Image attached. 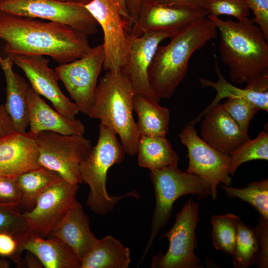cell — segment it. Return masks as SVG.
Segmentation results:
<instances>
[{
	"mask_svg": "<svg viewBox=\"0 0 268 268\" xmlns=\"http://www.w3.org/2000/svg\"><path fill=\"white\" fill-rule=\"evenodd\" d=\"M221 186L227 197L248 202L259 212L263 219L268 220V179L251 182L242 189L224 185Z\"/></svg>",
	"mask_w": 268,
	"mask_h": 268,
	"instance_id": "30",
	"label": "cell"
},
{
	"mask_svg": "<svg viewBox=\"0 0 268 268\" xmlns=\"http://www.w3.org/2000/svg\"><path fill=\"white\" fill-rule=\"evenodd\" d=\"M259 244L254 230L246 226L240 219L233 255V263L236 268H246L259 259Z\"/></svg>",
	"mask_w": 268,
	"mask_h": 268,
	"instance_id": "28",
	"label": "cell"
},
{
	"mask_svg": "<svg viewBox=\"0 0 268 268\" xmlns=\"http://www.w3.org/2000/svg\"><path fill=\"white\" fill-rule=\"evenodd\" d=\"M20 200L17 177L0 176V203L20 205Z\"/></svg>",
	"mask_w": 268,
	"mask_h": 268,
	"instance_id": "36",
	"label": "cell"
},
{
	"mask_svg": "<svg viewBox=\"0 0 268 268\" xmlns=\"http://www.w3.org/2000/svg\"><path fill=\"white\" fill-rule=\"evenodd\" d=\"M257 235L259 247H261L259 257V266L262 268H268V220L262 217L254 230Z\"/></svg>",
	"mask_w": 268,
	"mask_h": 268,
	"instance_id": "38",
	"label": "cell"
},
{
	"mask_svg": "<svg viewBox=\"0 0 268 268\" xmlns=\"http://www.w3.org/2000/svg\"><path fill=\"white\" fill-rule=\"evenodd\" d=\"M10 264L5 257H1L0 258V268H9Z\"/></svg>",
	"mask_w": 268,
	"mask_h": 268,
	"instance_id": "45",
	"label": "cell"
},
{
	"mask_svg": "<svg viewBox=\"0 0 268 268\" xmlns=\"http://www.w3.org/2000/svg\"><path fill=\"white\" fill-rule=\"evenodd\" d=\"M35 138L41 166L68 182L83 183L79 168L92 148L91 140L83 135H64L51 131L41 132Z\"/></svg>",
	"mask_w": 268,
	"mask_h": 268,
	"instance_id": "7",
	"label": "cell"
},
{
	"mask_svg": "<svg viewBox=\"0 0 268 268\" xmlns=\"http://www.w3.org/2000/svg\"><path fill=\"white\" fill-rule=\"evenodd\" d=\"M208 15L205 8L163 5L143 0L137 19L129 33L140 36L149 32H177Z\"/></svg>",
	"mask_w": 268,
	"mask_h": 268,
	"instance_id": "15",
	"label": "cell"
},
{
	"mask_svg": "<svg viewBox=\"0 0 268 268\" xmlns=\"http://www.w3.org/2000/svg\"><path fill=\"white\" fill-rule=\"evenodd\" d=\"M135 93L121 70H108L97 85L94 102L87 116L99 119L118 135L126 153H137L139 134L133 116Z\"/></svg>",
	"mask_w": 268,
	"mask_h": 268,
	"instance_id": "4",
	"label": "cell"
},
{
	"mask_svg": "<svg viewBox=\"0 0 268 268\" xmlns=\"http://www.w3.org/2000/svg\"><path fill=\"white\" fill-rule=\"evenodd\" d=\"M130 250L111 235L98 239L80 261V268H128Z\"/></svg>",
	"mask_w": 268,
	"mask_h": 268,
	"instance_id": "24",
	"label": "cell"
},
{
	"mask_svg": "<svg viewBox=\"0 0 268 268\" xmlns=\"http://www.w3.org/2000/svg\"><path fill=\"white\" fill-rule=\"evenodd\" d=\"M102 29L103 69L120 70L127 57V35L130 28L116 0H92L84 5Z\"/></svg>",
	"mask_w": 268,
	"mask_h": 268,
	"instance_id": "12",
	"label": "cell"
},
{
	"mask_svg": "<svg viewBox=\"0 0 268 268\" xmlns=\"http://www.w3.org/2000/svg\"><path fill=\"white\" fill-rule=\"evenodd\" d=\"M214 70L218 76V80L213 82L203 78H199L201 87H210L216 92V95L207 109L219 103L224 98H246L256 105L260 110L268 111V76H261L247 83L244 89L233 85L227 81L221 73L215 59Z\"/></svg>",
	"mask_w": 268,
	"mask_h": 268,
	"instance_id": "22",
	"label": "cell"
},
{
	"mask_svg": "<svg viewBox=\"0 0 268 268\" xmlns=\"http://www.w3.org/2000/svg\"><path fill=\"white\" fill-rule=\"evenodd\" d=\"M133 111L137 116L136 122L139 135L165 137L169 133L170 112L159 103L135 94Z\"/></svg>",
	"mask_w": 268,
	"mask_h": 268,
	"instance_id": "25",
	"label": "cell"
},
{
	"mask_svg": "<svg viewBox=\"0 0 268 268\" xmlns=\"http://www.w3.org/2000/svg\"><path fill=\"white\" fill-rule=\"evenodd\" d=\"M99 132L97 142L81 163L79 171L82 182L89 188L86 204L93 212L103 215L112 211L122 199L128 197L138 199L139 196L135 191L120 196L108 193L107 172L113 165L122 162L126 153L111 130L100 124Z\"/></svg>",
	"mask_w": 268,
	"mask_h": 268,
	"instance_id": "5",
	"label": "cell"
},
{
	"mask_svg": "<svg viewBox=\"0 0 268 268\" xmlns=\"http://www.w3.org/2000/svg\"><path fill=\"white\" fill-rule=\"evenodd\" d=\"M116 1L120 9L123 18L129 24V16L127 9L126 0H116Z\"/></svg>",
	"mask_w": 268,
	"mask_h": 268,
	"instance_id": "43",
	"label": "cell"
},
{
	"mask_svg": "<svg viewBox=\"0 0 268 268\" xmlns=\"http://www.w3.org/2000/svg\"><path fill=\"white\" fill-rule=\"evenodd\" d=\"M16 132L4 104H0V138Z\"/></svg>",
	"mask_w": 268,
	"mask_h": 268,
	"instance_id": "39",
	"label": "cell"
},
{
	"mask_svg": "<svg viewBox=\"0 0 268 268\" xmlns=\"http://www.w3.org/2000/svg\"><path fill=\"white\" fill-rule=\"evenodd\" d=\"M136 154L138 165L150 171L178 166L179 161L166 136L139 135Z\"/></svg>",
	"mask_w": 268,
	"mask_h": 268,
	"instance_id": "26",
	"label": "cell"
},
{
	"mask_svg": "<svg viewBox=\"0 0 268 268\" xmlns=\"http://www.w3.org/2000/svg\"><path fill=\"white\" fill-rule=\"evenodd\" d=\"M143 0H126L127 11L129 16V25H132L136 21L139 9Z\"/></svg>",
	"mask_w": 268,
	"mask_h": 268,
	"instance_id": "41",
	"label": "cell"
},
{
	"mask_svg": "<svg viewBox=\"0 0 268 268\" xmlns=\"http://www.w3.org/2000/svg\"><path fill=\"white\" fill-rule=\"evenodd\" d=\"M26 233L14 235L6 232H0V256L8 258L18 265L21 261V254L23 251L22 248V239Z\"/></svg>",
	"mask_w": 268,
	"mask_h": 268,
	"instance_id": "35",
	"label": "cell"
},
{
	"mask_svg": "<svg viewBox=\"0 0 268 268\" xmlns=\"http://www.w3.org/2000/svg\"><path fill=\"white\" fill-rule=\"evenodd\" d=\"M47 238L28 231L23 238V251L34 254L45 268H80L79 260L68 246L57 238Z\"/></svg>",
	"mask_w": 268,
	"mask_h": 268,
	"instance_id": "21",
	"label": "cell"
},
{
	"mask_svg": "<svg viewBox=\"0 0 268 268\" xmlns=\"http://www.w3.org/2000/svg\"><path fill=\"white\" fill-rule=\"evenodd\" d=\"M9 57L14 65L24 72L35 92L49 100L55 109L65 117L75 119L79 109L62 92L55 70L48 66L49 59L37 55H13Z\"/></svg>",
	"mask_w": 268,
	"mask_h": 268,
	"instance_id": "14",
	"label": "cell"
},
{
	"mask_svg": "<svg viewBox=\"0 0 268 268\" xmlns=\"http://www.w3.org/2000/svg\"><path fill=\"white\" fill-rule=\"evenodd\" d=\"M217 34L207 17L177 32L166 45H159L150 64L148 80L154 93L160 99H169L185 77L193 54Z\"/></svg>",
	"mask_w": 268,
	"mask_h": 268,
	"instance_id": "3",
	"label": "cell"
},
{
	"mask_svg": "<svg viewBox=\"0 0 268 268\" xmlns=\"http://www.w3.org/2000/svg\"><path fill=\"white\" fill-rule=\"evenodd\" d=\"M205 9L209 15H227L238 20L248 18L251 10L246 0H208Z\"/></svg>",
	"mask_w": 268,
	"mask_h": 268,
	"instance_id": "34",
	"label": "cell"
},
{
	"mask_svg": "<svg viewBox=\"0 0 268 268\" xmlns=\"http://www.w3.org/2000/svg\"><path fill=\"white\" fill-rule=\"evenodd\" d=\"M207 17L219 31L220 58L229 68L231 81L248 83L268 74V40L253 19L248 17L234 21Z\"/></svg>",
	"mask_w": 268,
	"mask_h": 268,
	"instance_id": "2",
	"label": "cell"
},
{
	"mask_svg": "<svg viewBox=\"0 0 268 268\" xmlns=\"http://www.w3.org/2000/svg\"><path fill=\"white\" fill-rule=\"evenodd\" d=\"M15 204L0 203V232L22 235L29 230L23 213Z\"/></svg>",
	"mask_w": 268,
	"mask_h": 268,
	"instance_id": "33",
	"label": "cell"
},
{
	"mask_svg": "<svg viewBox=\"0 0 268 268\" xmlns=\"http://www.w3.org/2000/svg\"><path fill=\"white\" fill-rule=\"evenodd\" d=\"M195 124L190 122L179 135L188 150L189 166L187 172L197 175L209 184L212 199L217 198V187L220 183L230 186V155L223 153L206 143L197 134Z\"/></svg>",
	"mask_w": 268,
	"mask_h": 268,
	"instance_id": "11",
	"label": "cell"
},
{
	"mask_svg": "<svg viewBox=\"0 0 268 268\" xmlns=\"http://www.w3.org/2000/svg\"><path fill=\"white\" fill-rule=\"evenodd\" d=\"M102 44L91 47L84 56L59 65L55 70L79 112L87 115L96 97L99 75L103 68Z\"/></svg>",
	"mask_w": 268,
	"mask_h": 268,
	"instance_id": "10",
	"label": "cell"
},
{
	"mask_svg": "<svg viewBox=\"0 0 268 268\" xmlns=\"http://www.w3.org/2000/svg\"><path fill=\"white\" fill-rule=\"evenodd\" d=\"M78 189L79 184L63 180L45 191L34 206L23 213L29 230L47 238L76 200Z\"/></svg>",
	"mask_w": 268,
	"mask_h": 268,
	"instance_id": "16",
	"label": "cell"
},
{
	"mask_svg": "<svg viewBox=\"0 0 268 268\" xmlns=\"http://www.w3.org/2000/svg\"><path fill=\"white\" fill-rule=\"evenodd\" d=\"M88 36L50 21L0 11V56H47L59 65L88 53Z\"/></svg>",
	"mask_w": 268,
	"mask_h": 268,
	"instance_id": "1",
	"label": "cell"
},
{
	"mask_svg": "<svg viewBox=\"0 0 268 268\" xmlns=\"http://www.w3.org/2000/svg\"><path fill=\"white\" fill-rule=\"evenodd\" d=\"M0 11L44 19L68 26L87 36L98 23L84 5L56 0H0Z\"/></svg>",
	"mask_w": 268,
	"mask_h": 268,
	"instance_id": "9",
	"label": "cell"
},
{
	"mask_svg": "<svg viewBox=\"0 0 268 268\" xmlns=\"http://www.w3.org/2000/svg\"><path fill=\"white\" fill-rule=\"evenodd\" d=\"M47 237H56L62 240L73 250L80 262L98 240L90 229L88 215L76 200Z\"/></svg>",
	"mask_w": 268,
	"mask_h": 268,
	"instance_id": "20",
	"label": "cell"
},
{
	"mask_svg": "<svg viewBox=\"0 0 268 268\" xmlns=\"http://www.w3.org/2000/svg\"><path fill=\"white\" fill-rule=\"evenodd\" d=\"M199 221V204L189 199L177 214L173 227L162 236L169 241L167 251L153 256L150 268H203L195 253V231Z\"/></svg>",
	"mask_w": 268,
	"mask_h": 268,
	"instance_id": "8",
	"label": "cell"
},
{
	"mask_svg": "<svg viewBox=\"0 0 268 268\" xmlns=\"http://www.w3.org/2000/svg\"><path fill=\"white\" fill-rule=\"evenodd\" d=\"M35 137L26 132L0 138V176L17 177L41 166Z\"/></svg>",
	"mask_w": 268,
	"mask_h": 268,
	"instance_id": "19",
	"label": "cell"
},
{
	"mask_svg": "<svg viewBox=\"0 0 268 268\" xmlns=\"http://www.w3.org/2000/svg\"><path fill=\"white\" fill-rule=\"evenodd\" d=\"M14 63L9 56H0V67L6 83V99L4 104L16 132L24 133L29 126L28 110L20 76L13 69Z\"/></svg>",
	"mask_w": 268,
	"mask_h": 268,
	"instance_id": "23",
	"label": "cell"
},
{
	"mask_svg": "<svg viewBox=\"0 0 268 268\" xmlns=\"http://www.w3.org/2000/svg\"><path fill=\"white\" fill-rule=\"evenodd\" d=\"M57 1L64 2H67V3H75V4H78L80 5H84L89 2H90L92 0H56Z\"/></svg>",
	"mask_w": 268,
	"mask_h": 268,
	"instance_id": "44",
	"label": "cell"
},
{
	"mask_svg": "<svg viewBox=\"0 0 268 268\" xmlns=\"http://www.w3.org/2000/svg\"><path fill=\"white\" fill-rule=\"evenodd\" d=\"M17 180L21 193L20 205L32 209L41 194L64 179L40 166L19 175Z\"/></svg>",
	"mask_w": 268,
	"mask_h": 268,
	"instance_id": "27",
	"label": "cell"
},
{
	"mask_svg": "<svg viewBox=\"0 0 268 268\" xmlns=\"http://www.w3.org/2000/svg\"><path fill=\"white\" fill-rule=\"evenodd\" d=\"M23 263L26 267L29 268H42L43 266L39 259L33 253L27 251V254Z\"/></svg>",
	"mask_w": 268,
	"mask_h": 268,
	"instance_id": "42",
	"label": "cell"
},
{
	"mask_svg": "<svg viewBox=\"0 0 268 268\" xmlns=\"http://www.w3.org/2000/svg\"><path fill=\"white\" fill-rule=\"evenodd\" d=\"M240 219L238 216L232 213L211 216L213 245L216 250L229 255H233Z\"/></svg>",
	"mask_w": 268,
	"mask_h": 268,
	"instance_id": "29",
	"label": "cell"
},
{
	"mask_svg": "<svg viewBox=\"0 0 268 268\" xmlns=\"http://www.w3.org/2000/svg\"><path fill=\"white\" fill-rule=\"evenodd\" d=\"M230 173L233 176L241 164L254 160H268V133L261 131L254 139H249L230 155Z\"/></svg>",
	"mask_w": 268,
	"mask_h": 268,
	"instance_id": "31",
	"label": "cell"
},
{
	"mask_svg": "<svg viewBox=\"0 0 268 268\" xmlns=\"http://www.w3.org/2000/svg\"><path fill=\"white\" fill-rule=\"evenodd\" d=\"M20 81L28 110L29 133L36 137L40 132L51 131L64 135H83L85 127L79 120L68 119L52 109L32 88L25 79Z\"/></svg>",
	"mask_w": 268,
	"mask_h": 268,
	"instance_id": "18",
	"label": "cell"
},
{
	"mask_svg": "<svg viewBox=\"0 0 268 268\" xmlns=\"http://www.w3.org/2000/svg\"><path fill=\"white\" fill-rule=\"evenodd\" d=\"M203 116L201 138L215 149L230 155L250 139L221 104L205 109L191 122L195 125Z\"/></svg>",
	"mask_w": 268,
	"mask_h": 268,
	"instance_id": "17",
	"label": "cell"
},
{
	"mask_svg": "<svg viewBox=\"0 0 268 268\" xmlns=\"http://www.w3.org/2000/svg\"><path fill=\"white\" fill-rule=\"evenodd\" d=\"M221 105L223 109L246 133H248L252 119L260 110L252 102L242 98H227Z\"/></svg>",
	"mask_w": 268,
	"mask_h": 268,
	"instance_id": "32",
	"label": "cell"
},
{
	"mask_svg": "<svg viewBox=\"0 0 268 268\" xmlns=\"http://www.w3.org/2000/svg\"><path fill=\"white\" fill-rule=\"evenodd\" d=\"M151 2L168 5H188L205 8L208 0H147Z\"/></svg>",
	"mask_w": 268,
	"mask_h": 268,
	"instance_id": "40",
	"label": "cell"
},
{
	"mask_svg": "<svg viewBox=\"0 0 268 268\" xmlns=\"http://www.w3.org/2000/svg\"><path fill=\"white\" fill-rule=\"evenodd\" d=\"M254 14V22L264 32L268 40V0H246Z\"/></svg>",
	"mask_w": 268,
	"mask_h": 268,
	"instance_id": "37",
	"label": "cell"
},
{
	"mask_svg": "<svg viewBox=\"0 0 268 268\" xmlns=\"http://www.w3.org/2000/svg\"><path fill=\"white\" fill-rule=\"evenodd\" d=\"M156 205L151 222V232L140 263L144 259L157 234L167 223L175 201L181 197L196 195L198 199L211 195L208 183L200 176L181 171L178 166L150 171Z\"/></svg>",
	"mask_w": 268,
	"mask_h": 268,
	"instance_id": "6",
	"label": "cell"
},
{
	"mask_svg": "<svg viewBox=\"0 0 268 268\" xmlns=\"http://www.w3.org/2000/svg\"><path fill=\"white\" fill-rule=\"evenodd\" d=\"M177 32L155 31L136 36L128 32L126 61L120 69L131 83L135 94L159 103L160 98L153 91L148 80V70L157 47L164 40Z\"/></svg>",
	"mask_w": 268,
	"mask_h": 268,
	"instance_id": "13",
	"label": "cell"
}]
</instances>
